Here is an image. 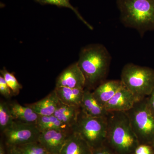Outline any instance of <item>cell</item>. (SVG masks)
I'll use <instances>...</instances> for the list:
<instances>
[{"label": "cell", "instance_id": "obj_12", "mask_svg": "<svg viewBox=\"0 0 154 154\" xmlns=\"http://www.w3.org/2000/svg\"><path fill=\"white\" fill-rule=\"evenodd\" d=\"M80 109L83 113L91 117H105L108 113L105 107L97 102L93 92L87 88H85Z\"/></svg>", "mask_w": 154, "mask_h": 154}, {"label": "cell", "instance_id": "obj_9", "mask_svg": "<svg viewBox=\"0 0 154 154\" xmlns=\"http://www.w3.org/2000/svg\"><path fill=\"white\" fill-rule=\"evenodd\" d=\"M86 80L77 62L66 69L57 77L55 88H85Z\"/></svg>", "mask_w": 154, "mask_h": 154}, {"label": "cell", "instance_id": "obj_29", "mask_svg": "<svg viewBox=\"0 0 154 154\" xmlns=\"http://www.w3.org/2000/svg\"><path fill=\"white\" fill-rule=\"evenodd\" d=\"M0 154H5L4 146L2 143H1V144H0Z\"/></svg>", "mask_w": 154, "mask_h": 154}, {"label": "cell", "instance_id": "obj_18", "mask_svg": "<svg viewBox=\"0 0 154 154\" xmlns=\"http://www.w3.org/2000/svg\"><path fill=\"white\" fill-rule=\"evenodd\" d=\"M35 125L40 132L49 130H59L66 131H72V128L60 121L54 115L49 116H39Z\"/></svg>", "mask_w": 154, "mask_h": 154}, {"label": "cell", "instance_id": "obj_5", "mask_svg": "<svg viewBox=\"0 0 154 154\" xmlns=\"http://www.w3.org/2000/svg\"><path fill=\"white\" fill-rule=\"evenodd\" d=\"M146 97L137 100L126 113L140 144L152 145L154 143V113L149 107Z\"/></svg>", "mask_w": 154, "mask_h": 154}, {"label": "cell", "instance_id": "obj_19", "mask_svg": "<svg viewBox=\"0 0 154 154\" xmlns=\"http://www.w3.org/2000/svg\"><path fill=\"white\" fill-rule=\"evenodd\" d=\"M36 2L39 3L42 5H51L60 7L66 8L71 9L75 13L77 17L88 28L93 30V27L85 20L77 9L75 8L70 2V0H34Z\"/></svg>", "mask_w": 154, "mask_h": 154}, {"label": "cell", "instance_id": "obj_30", "mask_svg": "<svg viewBox=\"0 0 154 154\" xmlns=\"http://www.w3.org/2000/svg\"><path fill=\"white\" fill-rule=\"evenodd\" d=\"M152 146L153 148L154 151V143H153L152 144Z\"/></svg>", "mask_w": 154, "mask_h": 154}, {"label": "cell", "instance_id": "obj_15", "mask_svg": "<svg viewBox=\"0 0 154 154\" xmlns=\"http://www.w3.org/2000/svg\"><path fill=\"white\" fill-rule=\"evenodd\" d=\"M54 90L60 102L69 106L80 107L85 88L60 87L55 88Z\"/></svg>", "mask_w": 154, "mask_h": 154}, {"label": "cell", "instance_id": "obj_22", "mask_svg": "<svg viewBox=\"0 0 154 154\" xmlns=\"http://www.w3.org/2000/svg\"><path fill=\"white\" fill-rule=\"evenodd\" d=\"M19 147L26 149L34 154H50L38 142L30 143Z\"/></svg>", "mask_w": 154, "mask_h": 154}, {"label": "cell", "instance_id": "obj_4", "mask_svg": "<svg viewBox=\"0 0 154 154\" xmlns=\"http://www.w3.org/2000/svg\"><path fill=\"white\" fill-rule=\"evenodd\" d=\"M120 80L138 99H143L148 96L154 89V69L128 63L122 69Z\"/></svg>", "mask_w": 154, "mask_h": 154}, {"label": "cell", "instance_id": "obj_3", "mask_svg": "<svg viewBox=\"0 0 154 154\" xmlns=\"http://www.w3.org/2000/svg\"><path fill=\"white\" fill-rule=\"evenodd\" d=\"M120 21L137 30L141 37L154 30V0H116Z\"/></svg>", "mask_w": 154, "mask_h": 154}, {"label": "cell", "instance_id": "obj_1", "mask_svg": "<svg viewBox=\"0 0 154 154\" xmlns=\"http://www.w3.org/2000/svg\"><path fill=\"white\" fill-rule=\"evenodd\" d=\"M111 57L105 46L91 44L81 50L77 62L86 80V87L94 88L105 82Z\"/></svg>", "mask_w": 154, "mask_h": 154}, {"label": "cell", "instance_id": "obj_14", "mask_svg": "<svg viewBox=\"0 0 154 154\" xmlns=\"http://www.w3.org/2000/svg\"><path fill=\"white\" fill-rule=\"evenodd\" d=\"M59 102V99L54 90L43 99L27 105L40 116H49L54 115Z\"/></svg>", "mask_w": 154, "mask_h": 154}, {"label": "cell", "instance_id": "obj_23", "mask_svg": "<svg viewBox=\"0 0 154 154\" xmlns=\"http://www.w3.org/2000/svg\"><path fill=\"white\" fill-rule=\"evenodd\" d=\"M11 90L6 82L4 77L1 75L0 76V94L6 98L11 97Z\"/></svg>", "mask_w": 154, "mask_h": 154}, {"label": "cell", "instance_id": "obj_2", "mask_svg": "<svg viewBox=\"0 0 154 154\" xmlns=\"http://www.w3.org/2000/svg\"><path fill=\"white\" fill-rule=\"evenodd\" d=\"M107 119L105 144L117 154L134 153L140 143L126 112H108Z\"/></svg>", "mask_w": 154, "mask_h": 154}, {"label": "cell", "instance_id": "obj_8", "mask_svg": "<svg viewBox=\"0 0 154 154\" xmlns=\"http://www.w3.org/2000/svg\"><path fill=\"white\" fill-rule=\"evenodd\" d=\"M72 131L59 130L45 131L40 133L38 142L50 154H59Z\"/></svg>", "mask_w": 154, "mask_h": 154}, {"label": "cell", "instance_id": "obj_17", "mask_svg": "<svg viewBox=\"0 0 154 154\" xmlns=\"http://www.w3.org/2000/svg\"><path fill=\"white\" fill-rule=\"evenodd\" d=\"M9 106L15 121L36 124L39 116L29 106H22L17 102H12Z\"/></svg>", "mask_w": 154, "mask_h": 154}, {"label": "cell", "instance_id": "obj_13", "mask_svg": "<svg viewBox=\"0 0 154 154\" xmlns=\"http://www.w3.org/2000/svg\"><path fill=\"white\" fill-rule=\"evenodd\" d=\"M92 151L85 141L72 131L59 154H91Z\"/></svg>", "mask_w": 154, "mask_h": 154}, {"label": "cell", "instance_id": "obj_21", "mask_svg": "<svg viewBox=\"0 0 154 154\" xmlns=\"http://www.w3.org/2000/svg\"><path fill=\"white\" fill-rule=\"evenodd\" d=\"M1 73L11 89L12 93L14 95H18L22 87L18 82L14 75L8 71L5 68L1 70Z\"/></svg>", "mask_w": 154, "mask_h": 154}, {"label": "cell", "instance_id": "obj_10", "mask_svg": "<svg viewBox=\"0 0 154 154\" xmlns=\"http://www.w3.org/2000/svg\"><path fill=\"white\" fill-rule=\"evenodd\" d=\"M139 100L124 85L110 99L105 108L107 112H126Z\"/></svg>", "mask_w": 154, "mask_h": 154}, {"label": "cell", "instance_id": "obj_16", "mask_svg": "<svg viewBox=\"0 0 154 154\" xmlns=\"http://www.w3.org/2000/svg\"><path fill=\"white\" fill-rule=\"evenodd\" d=\"M80 112V107L66 105L59 100L54 115L60 121L67 125L72 129L76 123Z\"/></svg>", "mask_w": 154, "mask_h": 154}, {"label": "cell", "instance_id": "obj_6", "mask_svg": "<svg viewBox=\"0 0 154 154\" xmlns=\"http://www.w3.org/2000/svg\"><path fill=\"white\" fill-rule=\"evenodd\" d=\"M107 119L105 117H94L80 112L72 131L79 135L92 150L105 144L107 137Z\"/></svg>", "mask_w": 154, "mask_h": 154}, {"label": "cell", "instance_id": "obj_31", "mask_svg": "<svg viewBox=\"0 0 154 154\" xmlns=\"http://www.w3.org/2000/svg\"><path fill=\"white\" fill-rule=\"evenodd\" d=\"M135 154L134 153H131V154Z\"/></svg>", "mask_w": 154, "mask_h": 154}, {"label": "cell", "instance_id": "obj_28", "mask_svg": "<svg viewBox=\"0 0 154 154\" xmlns=\"http://www.w3.org/2000/svg\"><path fill=\"white\" fill-rule=\"evenodd\" d=\"M19 147L22 150V151L23 152L24 154H34L33 153L31 152L28 150L26 149L22 148L20 147Z\"/></svg>", "mask_w": 154, "mask_h": 154}, {"label": "cell", "instance_id": "obj_25", "mask_svg": "<svg viewBox=\"0 0 154 154\" xmlns=\"http://www.w3.org/2000/svg\"><path fill=\"white\" fill-rule=\"evenodd\" d=\"M91 154H117L112 149L105 144L99 148L93 150Z\"/></svg>", "mask_w": 154, "mask_h": 154}, {"label": "cell", "instance_id": "obj_26", "mask_svg": "<svg viewBox=\"0 0 154 154\" xmlns=\"http://www.w3.org/2000/svg\"><path fill=\"white\" fill-rule=\"evenodd\" d=\"M146 98L149 107L154 113V89Z\"/></svg>", "mask_w": 154, "mask_h": 154}, {"label": "cell", "instance_id": "obj_27", "mask_svg": "<svg viewBox=\"0 0 154 154\" xmlns=\"http://www.w3.org/2000/svg\"><path fill=\"white\" fill-rule=\"evenodd\" d=\"M8 154H24L19 147L11 146Z\"/></svg>", "mask_w": 154, "mask_h": 154}, {"label": "cell", "instance_id": "obj_11", "mask_svg": "<svg viewBox=\"0 0 154 154\" xmlns=\"http://www.w3.org/2000/svg\"><path fill=\"white\" fill-rule=\"evenodd\" d=\"M123 86L121 80L105 81L97 86L93 94L97 102L105 107L107 102Z\"/></svg>", "mask_w": 154, "mask_h": 154}, {"label": "cell", "instance_id": "obj_20", "mask_svg": "<svg viewBox=\"0 0 154 154\" xmlns=\"http://www.w3.org/2000/svg\"><path fill=\"white\" fill-rule=\"evenodd\" d=\"M14 120L9 104L7 102L0 103V130L3 132L13 124Z\"/></svg>", "mask_w": 154, "mask_h": 154}, {"label": "cell", "instance_id": "obj_24", "mask_svg": "<svg viewBox=\"0 0 154 154\" xmlns=\"http://www.w3.org/2000/svg\"><path fill=\"white\" fill-rule=\"evenodd\" d=\"M135 154H154L152 146L150 145L139 144L135 150Z\"/></svg>", "mask_w": 154, "mask_h": 154}, {"label": "cell", "instance_id": "obj_7", "mask_svg": "<svg viewBox=\"0 0 154 154\" xmlns=\"http://www.w3.org/2000/svg\"><path fill=\"white\" fill-rule=\"evenodd\" d=\"M3 133L8 145L19 147L38 142L41 132L35 124L15 120Z\"/></svg>", "mask_w": 154, "mask_h": 154}]
</instances>
